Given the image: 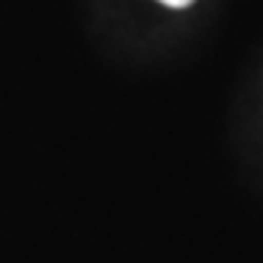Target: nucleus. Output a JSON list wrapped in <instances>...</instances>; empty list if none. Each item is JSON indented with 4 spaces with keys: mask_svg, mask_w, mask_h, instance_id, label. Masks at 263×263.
I'll use <instances>...</instances> for the list:
<instances>
[{
    "mask_svg": "<svg viewBox=\"0 0 263 263\" xmlns=\"http://www.w3.org/2000/svg\"><path fill=\"white\" fill-rule=\"evenodd\" d=\"M159 3L170 6V8H185V6H191V3H194V0H159Z\"/></svg>",
    "mask_w": 263,
    "mask_h": 263,
    "instance_id": "nucleus-1",
    "label": "nucleus"
}]
</instances>
